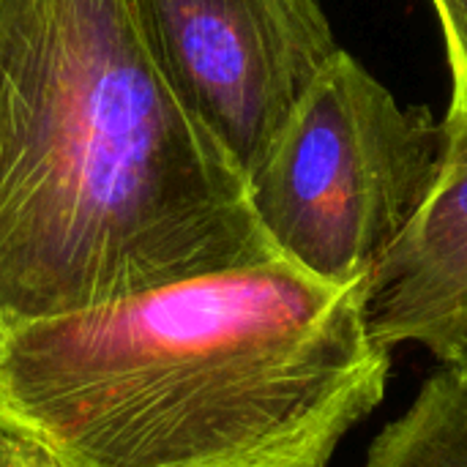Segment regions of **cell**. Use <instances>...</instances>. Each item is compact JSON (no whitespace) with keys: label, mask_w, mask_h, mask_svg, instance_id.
Instances as JSON below:
<instances>
[{"label":"cell","mask_w":467,"mask_h":467,"mask_svg":"<svg viewBox=\"0 0 467 467\" xmlns=\"http://www.w3.org/2000/svg\"><path fill=\"white\" fill-rule=\"evenodd\" d=\"M441 16L446 55L451 66H460L467 74V0H432Z\"/></svg>","instance_id":"cell-7"},{"label":"cell","mask_w":467,"mask_h":467,"mask_svg":"<svg viewBox=\"0 0 467 467\" xmlns=\"http://www.w3.org/2000/svg\"><path fill=\"white\" fill-rule=\"evenodd\" d=\"M389 375L367 282L271 257L0 334V435L52 467H328Z\"/></svg>","instance_id":"cell-1"},{"label":"cell","mask_w":467,"mask_h":467,"mask_svg":"<svg viewBox=\"0 0 467 467\" xmlns=\"http://www.w3.org/2000/svg\"><path fill=\"white\" fill-rule=\"evenodd\" d=\"M186 115L249 178L339 55L320 0H126Z\"/></svg>","instance_id":"cell-4"},{"label":"cell","mask_w":467,"mask_h":467,"mask_svg":"<svg viewBox=\"0 0 467 467\" xmlns=\"http://www.w3.org/2000/svg\"><path fill=\"white\" fill-rule=\"evenodd\" d=\"M438 358L446 369H451L467 386V323L449 339V345L441 350Z\"/></svg>","instance_id":"cell-9"},{"label":"cell","mask_w":467,"mask_h":467,"mask_svg":"<svg viewBox=\"0 0 467 467\" xmlns=\"http://www.w3.org/2000/svg\"><path fill=\"white\" fill-rule=\"evenodd\" d=\"M443 153V120L339 49L249 178V200L279 257L350 287L416 216Z\"/></svg>","instance_id":"cell-3"},{"label":"cell","mask_w":467,"mask_h":467,"mask_svg":"<svg viewBox=\"0 0 467 467\" xmlns=\"http://www.w3.org/2000/svg\"><path fill=\"white\" fill-rule=\"evenodd\" d=\"M0 467H52V465H49V460H47L41 451H36V449H30V446L19 443V441H14V438L0 435Z\"/></svg>","instance_id":"cell-8"},{"label":"cell","mask_w":467,"mask_h":467,"mask_svg":"<svg viewBox=\"0 0 467 467\" xmlns=\"http://www.w3.org/2000/svg\"><path fill=\"white\" fill-rule=\"evenodd\" d=\"M271 257L126 0H0V334Z\"/></svg>","instance_id":"cell-2"},{"label":"cell","mask_w":467,"mask_h":467,"mask_svg":"<svg viewBox=\"0 0 467 467\" xmlns=\"http://www.w3.org/2000/svg\"><path fill=\"white\" fill-rule=\"evenodd\" d=\"M364 467H467V386L446 367L372 441Z\"/></svg>","instance_id":"cell-6"},{"label":"cell","mask_w":467,"mask_h":467,"mask_svg":"<svg viewBox=\"0 0 467 467\" xmlns=\"http://www.w3.org/2000/svg\"><path fill=\"white\" fill-rule=\"evenodd\" d=\"M443 129L435 186L367 279L375 339L389 350L424 345L435 358L467 323V74L460 66H451Z\"/></svg>","instance_id":"cell-5"}]
</instances>
